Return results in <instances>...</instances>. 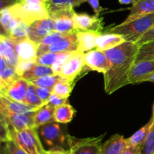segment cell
I'll list each match as a JSON object with an SVG mask.
<instances>
[{
	"instance_id": "6da1fadb",
	"label": "cell",
	"mask_w": 154,
	"mask_h": 154,
	"mask_svg": "<svg viewBox=\"0 0 154 154\" xmlns=\"http://www.w3.org/2000/svg\"><path fill=\"white\" fill-rule=\"evenodd\" d=\"M139 45L135 42H124L121 45L105 51L111 67L104 74L105 90L108 95L129 84V76L138 54Z\"/></svg>"
},
{
	"instance_id": "7a4b0ae2",
	"label": "cell",
	"mask_w": 154,
	"mask_h": 154,
	"mask_svg": "<svg viewBox=\"0 0 154 154\" xmlns=\"http://www.w3.org/2000/svg\"><path fill=\"white\" fill-rule=\"evenodd\" d=\"M44 148L48 151H67L70 150L67 126L54 121L35 128Z\"/></svg>"
},
{
	"instance_id": "3957f363",
	"label": "cell",
	"mask_w": 154,
	"mask_h": 154,
	"mask_svg": "<svg viewBox=\"0 0 154 154\" xmlns=\"http://www.w3.org/2000/svg\"><path fill=\"white\" fill-rule=\"evenodd\" d=\"M48 0H17L16 4L8 7L15 18L30 25L38 20L50 17Z\"/></svg>"
},
{
	"instance_id": "277c9868",
	"label": "cell",
	"mask_w": 154,
	"mask_h": 154,
	"mask_svg": "<svg viewBox=\"0 0 154 154\" xmlns=\"http://www.w3.org/2000/svg\"><path fill=\"white\" fill-rule=\"evenodd\" d=\"M154 24V13L110 28L105 32H111L121 35L125 41L137 43L140 38L150 29Z\"/></svg>"
},
{
	"instance_id": "5b68a950",
	"label": "cell",
	"mask_w": 154,
	"mask_h": 154,
	"mask_svg": "<svg viewBox=\"0 0 154 154\" xmlns=\"http://www.w3.org/2000/svg\"><path fill=\"white\" fill-rule=\"evenodd\" d=\"M13 140L28 154H42L45 150L35 128L15 131Z\"/></svg>"
},
{
	"instance_id": "8992f818",
	"label": "cell",
	"mask_w": 154,
	"mask_h": 154,
	"mask_svg": "<svg viewBox=\"0 0 154 154\" xmlns=\"http://www.w3.org/2000/svg\"><path fill=\"white\" fill-rule=\"evenodd\" d=\"M105 134L99 137L78 138H69V147L72 154H99L102 147V140Z\"/></svg>"
},
{
	"instance_id": "52a82bcc",
	"label": "cell",
	"mask_w": 154,
	"mask_h": 154,
	"mask_svg": "<svg viewBox=\"0 0 154 154\" xmlns=\"http://www.w3.org/2000/svg\"><path fill=\"white\" fill-rule=\"evenodd\" d=\"M86 67L84 54L75 51L63 66L59 75L66 81L74 83L75 80L84 72Z\"/></svg>"
},
{
	"instance_id": "ba28073f",
	"label": "cell",
	"mask_w": 154,
	"mask_h": 154,
	"mask_svg": "<svg viewBox=\"0 0 154 154\" xmlns=\"http://www.w3.org/2000/svg\"><path fill=\"white\" fill-rule=\"evenodd\" d=\"M35 111H29L20 114L0 113V115L8 123L13 136L15 131L19 132L29 128H34V115Z\"/></svg>"
},
{
	"instance_id": "9c48e42d",
	"label": "cell",
	"mask_w": 154,
	"mask_h": 154,
	"mask_svg": "<svg viewBox=\"0 0 154 154\" xmlns=\"http://www.w3.org/2000/svg\"><path fill=\"white\" fill-rule=\"evenodd\" d=\"M103 24V19L96 14L76 12L74 14V26L78 31H94L102 33Z\"/></svg>"
},
{
	"instance_id": "30bf717a",
	"label": "cell",
	"mask_w": 154,
	"mask_h": 154,
	"mask_svg": "<svg viewBox=\"0 0 154 154\" xmlns=\"http://www.w3.org/2000/svg\"><path fill=\"white\" fill-rule=\"evenodd\" d=\"M86 67L99 73H106L111 67V63L105 51L92 50L84 54Z\"/></svg>"
},
{
	"instance_id": "8fae6325",
	"label": "cell",
	"mask_w": 154,
	"mask_h": 154,
	"mask_svg": "<svg viewBox=\"0 0 154 154\" xmlns=\"http://www.w3.org/2000/svg\"><path fill=\"white\" fill-rule=\"evenodd\" d=\"M154 74V60L135 62L129 76V84L146 82Z\"/></svg>"
},
{
	"instance_id": "7c38bea8",
	"label": "cell",
	"mask_w": 154,
	"mask_h": 154,
	"mask_svg": "<svg viewBox=\"0 0 154 154\" xmlns=\"http://www.w3.org/2000/svg\"><path fill=\"white\" fill-rule=\"evenodd\" d=\"M74 14L75 11L65 10L53 12L50 14V17L54 22V30L63 33L77 32L74 26Z\"/></svg>"
},
{
	"instance_id": "4fadbf2b",
	"label": "cell",
	"mask_w": 154,
	"mask_h": 154,
	"mask_svg": "<svg viewBox=\"0 0 154 154\" xmlns=\"http://www.w3.org/2000/svg\"><path fill=\"white\" fill-rule=\"evenodd\" d=\"M75 51H78V38H77V32H72L50 46H38V56L45 52L60 54V53L75 52Z\"/></svg>"
},
{
	"instance_id": "5bb4252c",
	"label": "cell",
	"mask_w": 154,
	"mask_h": 154,
	"mask_svg": "<svg viewBox=\"0 0 154 154\" xmlns=\"http://www.w3.org/2000/svg\"><path fill=\"white\" fill-rule=\"evenodd\" d=\"M53 31H54V22L51 17L38 20L29 25L28 37L35 43L39 45Z\"/></svg>"
},
{
	"instance_id": "9a60e30c",
	"label": "cell",
	"mask_w": 154,
	"mask_h": 154,
	"mask_svg": "<svg viewBox=\"0 0 154 154\" xmlns=\"http://www.w3.org/2000/svg\"><path fill=\"white\" fill-rule=\"evenodd\" d=\"M15 49L20 60L25 61H35L38 57V45L29 37L14 38Z\"/></svg>"
},
{
	"instance_id": "2e32d148",
	"label": "cell",
	"mask_w": 154,
	"mask_h": 154,
	"mask_svg": "<svg viewBox=\"0 0 154 154\" xmlns=\"http://www.w3.org/2000/svg\"><path fill=\"white\" fill-rule=\"evenodd\" d=\"M29 86V82L20 77L9 84L6 88L0 90V95L16 102H23Z\"/></svg>"
},
{
	"instance_id": "e0dca14e",
	"label": "cell",
	"mask_w": 154,
	"mask_h": 154,
	"mask_svg": "<svg viewBox=\"0 0 154 154\" xmlns=\"http://www.w3.org/2000/svg\"><path fill=\"white\" fill-rule=\"evenodd\" d=\"M0 57L3 58L11 66L16 67L20 58L15 49L13 38L5 35H0Z\"/></svg>"
},
{
	"instance_id": "ac0fdd59",
	"label": "cell",
	"mask_w": 154,
	"mask_h": 154,
	"mask_svg": "<svg viewBox=\"0 0 154 154\" xmlns=\"http://www.w3.org/2000/svg\"><path fill=\"white\" fill-rule=\"evenodd\" d=\"M129 10L130 13L123 22V23L132 22L138 18L154 13V0H144L132 4Z\"/></svg>"
},
{
	"instance_id": "d6986e66",
	"label": "cell",
	"mask_w": 154,
	"mask_h": 154,
	"mask_svg": "<svg viewBox=\"0 0 154 154\" xmlns=\"http://www.w3.org/2000/svg\"><path fill=\"white\" fill-rule=\"evenodd\" d=\"M38 108H35L23 102H16L0 95V113L20 114L29 111H35Z\"/></svg>"
},
{
	"instance_id": "ffe728a7",
	"label": "cell",
	"mask_w": 154,
	"mask_h": 154,
	"mask_svg": "<svg viewBox=\"0 0 154 154\" xmlns=\"http://www.w3.org/2000/svg\"><path fill=\"white\" fill-rule=\"evenodd\" d=\"M99 32L94 31H78V51L81 53L88 52L96 48V39Z\"/></svg>"
},
{
	"instance_id": "44dd1931",
	"label": "cell",
	"mask_w": 154,
	"mask_h": 154,
	"mask_svg": "<svg viewBox=\"0 0 154 154\" xmlns=\"http://www.w3.org/2000/svg\"><path fill=\"white\" fill-rule=\"evenodd\" d=\"M125 39L118 34L111 32L100 33L96 39V49L105 51L123 43Z\"/></svg>"
},
{
	"instance_id": "7402d4cb",
	"label": "cell",
	"mask_w": 154,
	"mask_h": 154,
	"mask_svg": "<svg viewBox=\"0 0 154 154\" xmlns=\"http://www.w3.org/2000/svg\"><path fill=\"white\" fill-rule=\"evenodd\" d=\"M126 144V138L120 134H115L103 143L99 154H121Z\"/></svg>"
},
{
	"instance_id": "603a6c76",
	"label": "cell",
	"mask_w": 154,
	"mask_h": 154,
	"mask_svg": "<svg viewBox=\"0 0 154 154\" xmlns=\"http://www.w3.org/2000/svg\"><path fill=\"white\" fill-rule=\"evenodd\" d=\"M0 65V90L6 88L13 81L20 78L17 73L15 67L11 66L3 58H1Z\"/></svg>"
},
{
	"instance_id": "cb8c5ba5",
	"label": "cell",
	"mask_w": 154,
	"mask_h": 154,
	"mask_svg": "<svg viewBox=\"0 0 154 154\" xmlns=\"http://www.w3.org/2000/svg\"><path fill=\"white\" fill-rule=\"evenodd\" d=\"M54 111L55 108L47 103L41 107L35 112L34 128L39 127L42 125L51 123L54 120Z\"/></svg>"
},
{
	"instance_id": "d4e9b609",
	"label": "cell",
	"mask_w": 154,
	"mask_h": 154,
	"mask_svg": "<svg viewBox=\"0 0 154 154\" xmlns=\"http://www.w3.org/2000/svg\"><path fill=\"white\" fill-rule=\"evenodd\" d=\"M84 2H87V0H48V8L49 14L60 11L72 10Z\"/></svg>"
},
{
	"instance_id": "484cf974",
	"label": "cell",
	"mask_w": 154,
	"mask_h": 154,
	"mask_svg": "<svg viewBox=\"0 0 154 154\" xmlns=\"http://www.w3.org/2000/svg\"><path fill=\"white\" fill-rule=\"evenodd\" d=\"M76 111L69 103L63 104L55 108L54 111V120L57 123L67 124L74 118Z\"/></svg>"
},
{
	"instance_id": "4316f807",
	"label": "cell",
	"mask_w": 154,
	"mask_h": 154,
	"mask_svg": "<svg viewBox=\"0 0 154 154\" xmlns=\"http://www.w3.org/2000/svg\"><path fill=\"white\" fill-rule=\"evenodd\" d=\"M153 123V119L151 118L147 124L144 125L140 129H138L132 136L129 137V138H126V144L133 146H142V144H144L146 138H147V135H148L149 132H150Z\"/></svg>"
},
{
	"instance_id": "83f0119b",
	"label": "cell",
	"mask_w": 154,
	"mask_h": 154,
	"mask_svg": "<svg viewBox=\"0 0 154 154\" xmlns=\"http://www.w3.org/2000/svg\"><path fill=\"white\" fill-rule=\"evenodd\" d=\"M54 74L55 73H54L52 67L35 63L29 70H28L23 75L22 78L29 82L32 80L37 79V78H42V77L46 76V75H54Z\"/></svg>"
},
{
	"instance_id": "f1b7e54d",
	"label": "cell",
	"mask_w": 154,
	"mask_h": 154,
	"mask_svg": "<svg viewBox=\"0 0 154 154\" xmlns=\"http://www.w3.org/2000/svg\"><path fill=\"white\" fill-rule=\"evenodd\" d=\"M29 29V25L20 20L14 18L11 24L10 33L8 36L14 38L28 37Z\"/></svg>"
},
{
	"instance_id": "f546056e",
	"label": "cell",
	"mask_w": 154,
	"mask_h": 154,
	"mask_svg": "<svg viewBox=\"0 0 154 154\" xmlns=\"http://www.w3.org/2000/svg\"><path fill=\"white\" fill-rule=\"evenodd\" d=\"M73 83L61 78L52 88V93L63 98H69L73 90Z\"/></svg>"
},
{
	"instance_id": "4dcf8cb0",
	"label": "cell",
	"mask_w": 154,
	"mask_h": 154,
	"mask_svg": "<svg viewBox=\"0 0 154 154\" xmlns=\"http://www.w3.org/2000/svg\"><path fill=\"white\" fill-rule=\"evenodd\" d=\"M61 78H63L60 75L54 74V75H46V76L32 80V81H29V84H33V85L36 86V87L52 89L54 87V86L57 84V81H60Z\"/></svg>"
},
{
	"instance_id": "1f68e13d",
	"label": "cell",
	"mask_w": 154,
	"mask_h": 154,
	"mask_svg": "<svg viewBox=\"0 0 154 154\" xmlns=\"http://www.w3.org/2000/svg\"><path fill=\"white\" fill-rule=\"evenodd\" d=\"M149 60H154V40L139 46L135 62Z\"/></svg>"
},
{
	"instance_id": "d6a6232c",
	"label": "cell",
	"mask_w": 154,
	"mask_h": 154,
	"mask_svg": "<svg viewBox=\"0 0 154 154\" xmlns=\"http://www.w3.org/2000/svg\"><path fill=\"white\" fill-rule=\"evenodd\" d=\"M23 103L35 108H40L44 105L47 104L43 103L41 101V99H39L37 93H36L35 90V86L32 84H29V86L26 94L25 96V99H24Z\"/></svg>"
},
{
	"instance_id": "836d02e7",
	"label": "cell",
	"mask_w": 154,
	"mask_h": 154,
	"mask_svg": "<svg viewBox=\"0 0 154 154\" xmlns=\"http://www.w3.org/2000/svg\"><path fill=\"white\" fill-rule=\"evenodd\" d=\"M0 13H1L0 14V23H1L2 31L3 32L2 34L8 36L10 33L11 24L15 17L12 14L9 8L2 9L0 11Z\"/></svg>"
},
{
	"instance_id": "e575fe53",
	"label": "cell",
	"mask_w": 154,
	"mask_h": 154,
	"mask_svg": "<svg viewBox=\"0 0 154 154\" xmlns=\"http://www.w3.org/2000/svg\"><path fill=\"white\" fill-rule=\"evenodd\" d=\"M1 154H28L14 140L1 142Z\"/></svg>"
},
{
	"instance_id": "d590c367",
	"label": "cell",
	"mask_w": 154,
	"mask_h": 154,
	"mask_svg": "<svg viewBox=\"0 0 154 154\" xmlns=\"http://www.w3.org/2000/svg\"><path fill=\"white\" fill-rule=\"evenodd\" d=\"M59 54H57V53L45 52L44 54H41V55L38 56L35 62L38 64L52 67L54 63H56V61H57Z\"/></svg>"
},
{
	"instance_id": "8d00e7d4",
	"label": "cell",
	"mask_w": 154,
	"mask_h": 154,
	"mask_svg": "<svg viewBox=\"0 0 154 154\" xmlns=\"http://www.w3.org/2000/svg\"><path fill=\"white\" fill-rule=\"evenodd\" d=\"M69 34H70V33H63V32H57L54 30V31H53L52 32L48 34V35H47L43 40H42V42L39 44L38 46L39 47L50 46V45H53V44L56 43V42L61 40L62 38H63L65 37V36H66Z\"/></svg>"
},
{
	"instance_id": "74e56055",
	"label": "cell",
	"mask_w": 154,
	"mask_h": 154,
	"mask_svg": "<svg viewBox=\"0 0 154 154\" xmlns=\"http://www.w3.org/2000/svg\"><path fill=\"white\" fill-rule=\"evenodd\" d=\"M154 153V120L150 132L146 138L145 141L141 146V154Z\"/></svg>"
},
{
	"instance_id": "f35d334b",
	"label": "cell",
	"mask_w": 154,
	"mask_h": 154,
	"mask_svg": "<svg viewBox=\"0 0 154 154\" xmlns=\"http://www.w3.org/2000/svg\"><path fill=\"white\" fill-rule=\"evenodd\" d=\"M11 140H13L11 130L5 120L0 117V141L1 142H5Z\"/></svg>"
},
{
	"instance_id": "ab89813d",
	"label": "cell",
	"mask_w": 154,
	"mask_h": 154,
	"mask_svg": "<svg viewBox=\"0 0 154 154\" xmlns=\"http://www.w3.org/2000/svg\"><path fill=\"white\" fill-rule=\"evenodd\" d=\"M73 52H66V53H60L59 54V57L57 58V61L54 63V66H52V69L54 70V73L59 75L60 72H61V69H63V66L65 65V63H66L68 60H69V57H71V55L72 54Z\"/></svg>"
},
{
	"instance_id": "60d3db41",
	"label": "cell",
	"mask_w": 154,
	"mask_h": 154,
	"mask_svg": "<svg viewBox=\"0 0 154 154\" xmlns=\"http://www.w3.org/2000/svg\"><path fill=\"white\" fill-rule=\"evenodd\" d=\"M36 63L35 61H25V60H20L19 63H17V66L15 67L17 71V73L20 77L23 76L25 72L29 70Z\"/></svg>"
},
{
	"instance_id": "b9f144b4",
	"label": "cell",
	"mask_w": 154,
	"mask_h": 154,
	"mask_svg": "<svg viewBox=\"0 0 154 154\" xmlns=\"http://www.w3.org/2000/svg\"><path fill=\"white\" fill-rule=\"evenodd\" d=\"M35 90L39 99L43 103H48L49 98L52 95V89L45 88V87H36L35 86Z\"/></svg>"
},
{
	"instance_id": "7bdbcfd3",
	"label": "cell",
	"mask_w": 154,
	"mask_h": 154,
	"mask_svg": "<svg viewBox=\"0 0 154 154\" xmlns=\"http://www.w3.org/2000/svg\"><path fill=\"white\" fill-rule=\"evenodd\" d=\"M67 101L68 98L60 97V96H57V95L52 93L51 97L49 98V100H48V103L52 105L54 108H57V107L60 106V105H63V104L67 103Z\"/></svg>"
},
{
	"instance_id": "ee69618b",
	"label": "cell",
	"mask_w": 154,
	"mask_h": 154,
	"mask_svg": "<svg viewBox=\"0 0 154 154\" xmlns=\"http://www.w3.org/2000/svg\"><path fill=\"white\" fill-rule=\"evenodd\" d=\"M154 40V24L153 26L150 28V29L147 32H146L141 38L138 40V42H137L139 46H141V45L144 43H147V42H151V41Z\"/></svg>"
},
{
	"instance_id": "f6af8a7d",
	"label": "cell",
	"mask_w": 154,
	"mask_h": 154,
	"mask_svg": "<svg viewBox=\"0 0 154 154\" xmlns=\"http://www.w3.org/2000/svg\"><path fill=\"white\" fill-rule=\"evenodd\" d=\"M141 146H133L126 144L121 154H141Z\"/></svg>"
},
{
	"instance_id": "bcb514c9",
	"label": "cell",
	"mask_w": 154,
	"mask_h": 154,
	"mask_svg": "<svg viewBox=\"0 0 154 154\" xmlns=\"http://www.w3.org/2000/svg\"><path fill=\"white\" fill-rule=\"evenodd\" d=\"M87 2H88L91 6L95 14L99 16L101 12L103 11V8L101 7L100 4H99V0H87Z\"/></svg>"
},
{
	"instance_id": "7dc6e473",
	"label": "cell",
	"mask_w": 154,
	"mask_h": 154,
	"mask_svg": "<svg viewBox=\"0 0 154 154\" xmlns=\"http://www.w3.org/2000/svg\"><path fill=\"white\" fill-rule=\"evenodd\" d=\"M17 1V0H0V3H1L0 11L4 8H8L14 5V4H16Z\"/></svg>"
},
{
	"instance_id": "c3c4849f",
	"label": "cell",
	"mask_w": 154,
	"mask_h": 154,
	"mask_svg": "<svg viewBox=\"0 0 154 154\" xmlns=\"http://www.w3.org/2000/svg\"><path fill=\"white\" fill-rule=\"evenodd\" d=\"M119 3L121 5H129L133 4L134 0H118Z\"/></svg>"
},
{
	"instance_id": "681fc988",
	"label": "cell",
	"mask_w": 154,
	"mask_h": 154,
	"mask_svg": "<svg viewBox=\"0 0 154 154\" xmlns=\"http://www.w3.org/2000/svg\"><path fill=\"white\" fill-rule=\"evenodd\" d=\"M66 151H49L50 154H66Z\"/></svg>"
},
{
	"instance_id": "f907efd6",
	"label": "cell",
	"mask_w": 154,
	"mask_h": 154,
	"mask_svg": "<svg viewBox=\"0 0 154 154\" xmlns=\"http://www.w3.org/2000/svg\"><path fill=\"white\" fill-rule=\"evenodd\" d=\"M150 81V82H152V83H153V84H154V74H153V75H151V77L149 78L148 81Z\"/></svg>"
},
{
	"instance_id": "816d5d0a",
	"label": "cell",
	"mask_w": 154,
	"mask_h": 154,
	"mask_svg": "<svg viewBox=\"0 0 154 154\" xmlns=\"http://www.w3.org/2000/svg\"><path fill=\"white\" fill-rule=\"evenodd\" d=\"M141 1H144V0H134L133 4H135V3H137V2H141Z\"/></svg>"
},
{
	"instance_id": "f5cc1de1",
	"label": "cell",
	"mask_w": 154,
	"mask_h": 154,
	"mask_svg": "<svg viewBox=\"0 0 154 154\" xmlns=\"http://www.w3.org/2000/svg\"><path fill=\"white\" fill-rule=\"evenodd\" d=\"M42 154H50V153L49 151H48V150H45V151H44Z\"/></svg>"
},
{
	"instance_id": "db71d44e",
	"label": "cell",
	"mask_w": 154,
	"mask_h": 154,
	"mask_svg": "<svg viewBox=\"0 0 154 154\" xmlns=\"http://www.w3.org/2000/svg\"><path fill=\"white\" fill-rule=\"evenodd\" d=\"M66 154H72V153L71 152V150H67V151L66 152Z\"/></svg>"
},
{
	"instance_id": "11a10c76",
	"label": "cell",
	"mask_w": 154,
	"mask_h": 154,
	"mask_svg": "<svg viewBox=\"0 0 154 154\" xmlns=\"http://www.w3.org/2000/svg\"><path fill=\"white\" fill-rule=\"evenodd\" d=\"M152 118L154 120V104H153V117H152Z\"/></svg>"
},
{
	"instance_id": "9f6ffc18",
	"label": "cell",
	"mask_w": 154,
	"mask_h": 154,
	"mask_svg": "<svg viewBox=\"0 0 154 154\" xmlns=\"http://www.w3.org/2000/svg\"><path fill=\"white\" fill-rule=\"evenodd\" d=\"M153 154H154V153H153Z\"/></svg>"
}]
</instances>
